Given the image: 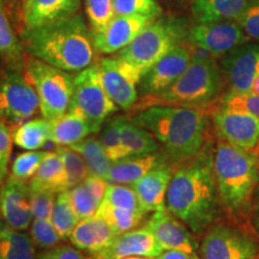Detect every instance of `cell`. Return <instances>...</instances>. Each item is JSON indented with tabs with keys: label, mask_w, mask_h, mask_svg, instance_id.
<instances>
[{
	"label": "cell",
	"mask_w": 259,
	"mask_h": 259,
	"mask_svg": "<svg viewBox=\"0 0 259 259\" xmlns=\"http://www.w3.org/2000/svg\"><path fill=\"white\" fill-rule=\"evenodd\" d=\"M125 259H142L141 257H130V258H125Z\"/></svg>",
	"instance_id": "cell-49"
},
{
	"label": "cell",
	"mask_w": 259,
	"mask_h": 259,
	"mask_svg": "<svg viewBox=\"0 0 259 259\" xmlns=\"http://www.w3.org/2000/svg\"><path fill=\"white\" fill-rule=\"evenodd\" d=\"M61 160L64 162L65 171H66L67 190L82 184L89 177V170L82 155L73 150L72 148L59 147L57 149Z\"/></svg>",
	"instance_id": "cell-33"
},
{
	"label": "cell",
	"mask_w": 259,
	"mask_h": 259,
	"mask_svg": "<svg viewBox=\"0 0 259 259\" xmlns=\"http://www.w3.org/2000/svg\"><path fill=\"white\" fill-rule=\"evenodd\" d=\"M155 235L147 226L141 229L119 234L113 244L101 253L94 255L96 259H125L130 257L156 258L163 252Z\"/></svg>",
	"instance_id": "cell-18"
},
{
	"label": "cell",
	"mask_w": 259,
	"mask_h": 259,
	"mask_svg": "<svg viewBox=\"0 0 259 259\" xmlns=\"http://www.w3.org/2000/svg\"><path fill=\"white\" fill-rule=\"evenodd\" d=\"M30 236L35 245L41 248H53L63 240L51 220L34 219L30 225Z\"/></svg>",
	"instance_id": "cell-41"
},
{
	"label": "cell",
	"mask_w": 259,
	"mask_h": 259,
	"mask_svg": "<svg viewBox=\"0 0 259 259\" xmlns=\"http://www.w3.org/2000/svg\"><path fill=\"white\" fill-rule=\"evenodd\" d=\"M258 211H259V210H258Z\"/></svg>",
	"instance_id": "cell-51"
},
{
	"label": "cell",
	"mask_w": 259,
	"mask_h": 259,
	"mask_svg": "<svg viewBox=\"0 0 259 259\" xmlns=\"http://www.w3.org/2000/svg\"><path fill=\"white\" fill-rule=\"evenodd\" d=\"M80 221L70 202L69 193L66 191L59 192L54 203L53 211L51 215V222L59 232L61 239H70L71 233Z\"/></svg>",
	"instance_id": "cell-31"
},
{
	"label": "cell",
	"mask_w": 259,
	"mask_h": 259,
	"mask_svg": "<svg viewBox=\"0 0 259 259\" xmlns=\"http://www.w3.org/2000/svg\"><path fill=\"white\" fill-rule=\"evenodd\" d=\"M102 202L109 204V205L116 206V208L134 210V211H143L141 205H139L135 190L132 187L121 185V184H109L107 186L105 198H103Z\"/></svg>",
	"instance_id": "cell-37"
},
{
	"label": "cell",
	"mask_w": 259,
	"mask_h": 259,
	"mask_svg": "<svg viewBox=\"0 0 259 259\" xmlns=\"http://www.w3.org/2000/svg\"><path fill=\"white\" fill-rule=\"evenodd\" d=\"M34 241L23 231L0 223V259H35Z\"/></svg>",
	"instance_id": "cell-27"
},
{
	"label": "cell",
	"mask_w": 259,
	"mask_h": 259,
	"mask_svg": "<svg viewBox=\"0 0 259 259\" xmlns=\"http://www.w3.org/2000/svg\"><path fill=\"white\" fill-rule=\"evenodd\" d=\"M153 21L147 16H114L102 30L94 32V48L102 54L121 51Z\"/></svg>",
	"instance_id": "cell-16"
},
{
	"label": "cell",
	"mask_w": 259,
	"mask_h": 259,
	"mask_svg": "<svg viewBox=\"0 0 259 259\" xmlns=\"http://www.w3.org/2000/svg\"><path fill=\"white\" fill-rule=\"evenodd\" d=\"M184 36L183 28L169 19L151 22L116 57L134 65L142 74L156 64L161 58L179 46Z\"/></svg>",
	"instance_id": "cell-6"
},
{
	"label": "cell",
	"mask_w": 259,
	"mask_h": 259,
	"mask_svg": "<svg viewBox=\"0 0 259 259\" xmlns=\"http://www.w3.org/2000/svg\"><path fill=\"white\" fill-rule=\"evenodd\" d=\"M25 48L35 59L76 72L92 65L94 48L92 35L82 16L27 28L23 32Z\"/></svg>",
	"instance_id": "cell-2"
},
{
	"label": "cell",
	"mask_w": 259,
	"mask_h": 259,
	"mask_svg": "<svg viewBox=\"0 0 259 259\" xmlns=\"http://www.w3.org/2000/svg\"><path fill=\"white\" fill-rule=\"evenodd\" d=\"M248 38L238 21L198 23L189 32V41L215 58L223 57Z\"/></svg>",
	"instance_id": "cell-12"
},
{
	"label": "cell",
	"mask_w": 259,
	"mask_h": 259,
	"mask_svg": "<svg viewBox=\"0 0 259 259\" xmlns=\"http://www.w3.org/2000/svg\"><path fill=\"white\" fill-rule=\"evenodd\" d=\"M69 109L78 112L87 119L93 134L99 132L107 118L118 109L106 92L99 65H90L74 77Z\"/></svg>",
	"instance_id": "cell-8"
},
{
	"label": "cell",
	"mask_w": 259,
	"mask_h": 259,
	"mask_svg": "<svg viewBox=\"0 0 259 259\" xmlns=\"http://www.w3.org/2000/svg\"><path fill=\"white\" fill-rule=\"evenodd\" d=\"M67 193H69L70 202L72 204L74 211L78 215L79 220L95 216L102 203L93 193V191L84 184V181L79 185L67 190Z\"/></svg>",
	"instance_id": "cell-34"
},
{
	"label": "cell",
	"mask_w": 259,
	"mask_h": 259,
	"mask_svg": "<svg viewBox=\"0 0 259 259\" xmlns=\"http://www.w3.org/2000/svg\"><path fill=\"white\" fill-rule=\"evenodd\" d=\"M212 122L220 139L255 153L259 147V119L246 112L220 106L213 112Z\"/></svg>",
	"instance_id": "cell-13"
},
{
	"label": "cell",
	"mask_w": 259,
	"mask_h": 259,
	"mask_svg": "<svg viewBox=\"0 0 259 259\" xmlns=\"http://www.w3.org/2000/svg\"><path fill=\"white\" fill-rule=\"evenodd\" d=\"M162 163L163 161L161 156L155 153L122 158L112 164L106 181L108 184L132 185L142 177H144L149 170Z\"/></svg>",
	"instance_id": "cell-24"
},
{
	"label": "cell",
	"mask_w": 259,
	"mask_h": 259,
	"mask_svg": "<svg viewBox=\"0 0 259 259\" xmlns=\"http://www.w3.org/2000/svg\"><path fill=\"white\" fill-rule=\"evenodd\" d=\"M213 174L220 198L229 211L239 215L250 205L259 183L257 153L220 139L213 151Z\"/></svg>",
	"instance_id": "cell-4"
},
{
	"label": "cell",
	"mask_w": 259,
	"mask_h": 259,
	"mask_svg": "<svg viewBox=\"0 0 259 259\" xmlns=\"http://www.w3.org/2000/svg\"><path fill=\"white\" fill-rule=\"evenodd\" d=\"M238 22L248 38L259 42V0H252Z\"/></svg>",
	"instance_id": "cell-45"
},
{
	"label": "cell",
	"mask_w": 259,
	"mask_h": 259,
	"mask_svg": "<svg viewBox=\"0 0 259 259\" xmlns=\"http://www.w3.org/2000/svg\"><path fill=\"white\" fill-rule=\"evenodd\" d=\"M257 244L250 235L234 227H212L200 245L202 259H255Z\"/></svg>",
	"instance_id": "cell-11"
},
{
	"label": "cell",
	"mask_w": 259,
	"mask_h": 259,
	"mask_svg": "<svg viewBox=\"0 0 259 259\" xmlns=\"http://www.w3.org/2000/svg\"><path fill=\"white\" fill-rule=\"evenodd\" d=\"M0 213L6 225L17 231H25L31 225L30 187L25 181L9 178L0 191Z\"/></svg>",
	"instance_id": "cell-17"
},
{
	"label": "cell",
	"mask_w": 259,
	"mask_h": 259,
	"mask_svg": "<svg viewBox=\"0 0 259 259\" xmlns=\"http://www.w3.org/2000/svg\"><path fill=\"white\" fill-rule=\"evenodd\" d=\"M73 150L82 155L89 170V177L107 179L113 162L109 160L101 141L96 138H84L78 143L71 145Z\"/></svg>",
	"instance_id": "cell-29"
},
{
	"label": "cell",
	"mask_w": 259,
	"mask_h": 259,
	"mask_svg": "<svg viewBox=\"0 0 259 259\" xmlns=\"http://www.w3.org/2000/svg\"><path fill=\"white\" fill-rule=\"evenodd\" d=\"M221 106L234 111L246 112L259 119V95L247 93H232L228 92L221 100Z\"/></svg>",
	"instance_id": "cell-42"
},
{
	"label": "cell",
	"mask_w": 259,
	"mask_h": 259,
	"mask_svg": "<svg viewBox=\"0 0 259 259\" xmlns=\"http://www.w3.org/2000/svg\"><path fill=\"white\" fill-rule=\"evenodd\" d=\"M161 12L156 0H114L115 16H147L156 19Z\"/></svg>",
	"instance_id": "cell-38"
},
{
	"label": "cell",
	"mask_w": 259,
	"mask_h": 259,
	"mask_svg": "<svg viewBox=\"0 0 259 259\" xmlns=\"http://www.w3.org/2000/svg\"><path fill=\"white\" fill-rule=\"evenodd\" d=\"M120 120L121 116H114V118L109 119L106 122V125L103 126L101 139H100L107 155H108L109 160L113 163L127 157L121 141Z\"/></svg>",
	"instance_id": "cell-35"
},
{
	"label": "cell",
	"mask_w": 259,
	"mask_h": 259,
	"mask_svg": "<svg viewBox=\"0 0 259 259\" xmlns=\"http://www.w3.org/2000/svg\"><path fill=\"white\" fill-rule=\"evenodd\" d=\"M222 69L229 92L247 93L259 73V44H246L233 48L223 56Z\"/></svg>",
	"instance_id": "cell-15"
},
{
	"label": "cell",
	"mask_w": 259,
	"mask_h": 259,
	"mask_svg": "<svg viewBox=\"0 0 259 259\" xmlns=\"http://www.w3.org/2000/svg\"><path fill=\"white\" fill-rule=\"evenodd\" d=\"M252 0H194L193 14L199 23L239 21Z\"/></svg>",
	"instance_id": "cell-25"
},
{
	"label": "cell",
	"mask_w": 259,
	"mask_h": 259,
	"mask_svg": "<svg viewBox=\"0 0 259 259\" xmlns=\"http://www.w3.org/2000/svg\"><path fill=\"white\" fill-rule=\"evenodd\" d=\"M40 101L28 77L8 72L0 78V121L18 127L36 114Z\"/></svg>",
	"instance_id": "cell-9"
},
{
	"label": "cell",
	"mask_w": 259,
	"mask_h": 259,
	"mask_svg": "<svg viewBox=\"0 0 259 259\" xmlns=\"http://www.w3.org/2000/svg\"><path fill=\"white\" fill-rule=\"evenodd\" d=\"M94 259H96V258H94Z\"/></svg>",
	"instance_id": "cell-50"
},
{
	"label": "cell",
	"mask_w": 259,
	"mask_h": 259,
	"mask_svg": "<svg viewBox=\"0 0 259 259\" xmlns=\"http://www.w3.org/2000/svg\"><path fill=\"white\" fill-rule=\"evenodd\" d=\"M56 203V192L48 190L30 189V205L34 219L51 220Z\"/></svg>",
	"instance_id": "cell-43"
},
{
	"label": "cell",
	"mask_w": 259,
	"mask_h": 259,
	"mask_svg": "<svg viewBox=\"0 0 259 259\" xmlns=\"http://www.w3.org/2000/svg\"><path fill=\"white\" fill-rule=\"evenodd\" d=\"M48 142H51V130L47 119H30L14 131V143L24 150H38L46 147Z\"/></svg>",
	"instance_id": "cell-30"
},
{
	"label": "cell",
	"mask_w": 259,
	"mask_h": 259,
	"mask_svg": "<svg viewBox=\"0 0 259 259\" xmlns=\"http://www.w3.org/2000/svg\"><path fill=\"white\" fill-rule=\"evenodd\" d=\"M213 154L203 153L173 174L166 206L193 232H202L216 218L219 190L213 174Z\"/></svg>",
	"instance_id": "cell-1"
},
{
	"label": "cell",
	"mask_w": 259,
	"mask_h": 259,
	"mask_svg": "<svg viewBox=\"0 0 259 259\" xmlns=\"http://www.w3.org/2000/svg\"><path fill=\"white\" fill-rule=\"evenodd\" d=\"M94 32L102 30L114 17V0H84Z\"/></svg>",
	"instance_id": "cell-39"
},
{
	"label": "cell",
	"mask_w": 259,
	"mask_h": 259,
	"mask_svg": "<svg viewBox=\"0 0 259 259\" xmlns=\"http://www.w3.org/2000/svg\"><path fill=\"white\" fill-rule=\"evenodd\" d=\"M155 259H199L196 252H185L179 250H167Z\"/></svg>",
	"instance_id": "cell-47"
},
{
	"label": "cell",
	"mask_w": 259,
	"mask_h": 259,
	"mask_svg": "<svg viewBox=\"0 0 259 259\" xmlns=\"http://www.w3.org/2000/svg\"><path fill=\"white\" fill-rule=\"evenodd\" d=\"M50 130L51 142L59 147H71L93 134L87 119L72 109L50 120Z\"/></svg>",
	"instance_id": "cell-23"
},
{
	"label": "cell",
	"mask_w": 259,
	"mask_h": 259,
	"mask_svg": "<svg viewBox=\"0 0 259 259\" xmlns=\"http://www.w3.org/2000/svg\"><path fill=\"white\" fill-rule=\"evenodd\" d=\"M192 59L190 50L180 45L174 47L142 76L139 82L141 93L145 96H151L163 92L185 72Z\"/></svg>",
	"instance_id": "cell-14"
},
{
	"label": "cell",
	"mask_w": 259,
	"mask_h": 259,
	"mask_svg": "<svg viewBox=\"0 0 259 259\" xmlns=\"http://www.w3.org/2000/svg\"><path fill=\"white\" fill-rule=\"evenodd\" d=\"M29 187L32 190H48L59 193L67 190L66 171L59 154L46 153L35 176L30 179Z\"/></svg>",
	"instance_id": "cell-26"
},
{
	"label": "cell",
	"mask_w": 259,
	"mask_h": 259,
	"mask_svg": "<svg viewBox=\"0 0 259 259\" xmlns=\"http://www.w3.org/2000/svg\"><path fill=\"white\" fill-rule=\"evenodd\" d=\"M163 145L174 162L199 155L205 143L209 116L202 109L180 106H151L132 119Z\"/></svg>",
	"instance_id": "cell-3"
},
{
	"label": "cell",
	"mask_w": 259,
	"mask_h": 259,
	"mask_svg": "<svg viewBox=\"0 0 259 259\" xmlns=\"http://www.w3.org/2000/svg\"><path fill=\"white\" fill-rule=\"evenodd\" d=\"M147 227L155 235L164 251L179 250L196 252V242L184 222L173 215L166 205L157 209Z\"/></svg>",
	"instance_id": "cell-19"
},
{
	"label": "cell",
	"mask_w": 259,
	"mask_h": 259,
	"mask_svg": "<svg viewBox=\"0 0 259 259\" xmlns=\"http://www.w3.org/2000/svg\"><path fill=\"white\" fill-rule=\"evenodd\" d=\"M173 178L170 167L162 163L149 170L144 177L132 184L142 210L145 213L156 211L164 205L168 187Z\"/></svg>",
	"instance_id": "cell-21"
},
{
	"label": "cell",
	"mask_w": 259,
	"mask_h": 259,
	"mask_svg": "<svg viewBox=\"0 0 259 259\" xmlns=\"http://www.w3.org/2000/svg\"><path fill=\"white\" fill-rule=\"evenodd\" d=\"M45 156H46V153L37 150L17 155V157L12 162L11 177L23 181L31 179L37 171Z\"/></svg>",
	"instance_id": "cell-40"
},
{
	"label": "cell",
	"mask_w": 259,
	"mask_h": 259,
	"mask_svg": "<svg viewBox=\"0 0 259 259\" xmlns=\"http://www.w3.org/2000/svg\"><path fill=\"white\" fill-rule=\"evenodd\" d=\"M40 259H87L80 253L78 248L71 247V246H60L53 247L46 253L41 255Z\"/></svg>",
	"instance_id": "cell-46"
},
{
	"label": "cell",
	"mask_w": 259,
	"mask_h": 259,
	"mask_svg": "<svg viewBox=\"0 0 259 259\" xmlns=\"http://www.w3.org/2000/svg\"><path fill=\"white\" fill-rule=\"evenodd\" d=\"M12 144H14V131L12 127L0 121V184L3 183L8 171L10 157H11Z\"/></svg>",
	"instance_id": "cell-44"
},
{
	"label": "cell",
	"mask_w": 259,
	"mask_h": 259,
	"mask_svg": "<svg viewBox=\"0 0 259 259\" xmlns=\"http://www.w3.org/2000/svg\"><path fill=\"white\" fill-rule=\"evenodd\" d=\"M119 233L106 220L97 216L80 220L70 235V241L76 248L94 255L101 253L113 244Z\"/></svg>",
	"instance_id": "cell-20"
},
{
	"label": "cell",
	"mask_w": 259,
	"mask_h": 259,
	"mask_svg": "<svg viewBox=\"0 0 259 259\" xmlns=\"http://www.w3.org/2000/svg\"><path fill=\"white\" fill-rule=\"evenodd\" d=\"M22 51L23 47L16 37L8 16L5 14L4 6L0 2V56L10 61H18L21 59Z\"/></svg>",
	"instance_id": "cell-36"
},
{
	"label": "cell",
	"mask_w": 259,
	"mask_h": 259,
	"mask_svg": "<svg viewBox=\"0 0 259 259\" xmlns=\"http://www.w3.org/2000/svg\"><path fill=\"white\" fill-rule=\"evenodd\" d=\"M251 92L254 93V94H257V95H259V73L257 74V76H255Z\"/></svg>",
	"instance_id": "cell-48"
},
{
	"label": "cell",
	"mask_w": 259,
	"mask_h": 259,
	"mask_svg": "<svg viewBox=\"0 0 259 259\" xmlns=\"http://www.w3.org/2000/svg\"><path fill=\"white\" fill-rule=\"evenodd\" d=\"M120 132L127 157L156 153L158 145L154 136L132 120H127L125 116H121Z\"/></svg>",
	"instance_id": "cell-28"
},
{
	"label": "cell",
	"mask_w": 259,
	"mask_h": 259,
	"mask_svg": "<svg viewBox=\"0 0 259 259\" xmlns=\"http://www.w3.org/2000/svg\"><path fill=\"white\" fill-rule=\"evenodd\" d=\"M106 92L119 108L128 111L138 100L142 72L120 58H108L99 64Z\"/></svg>",
	"instance_id": "cell-10"
},
{
	"label": "cell",
	"mask_w": 259,
	"mask_h": 259,
	"mask_svg": "<svg viewBox=\"0 0 259 259\" xmlns=\"http://www.w3.org/2000/svg\"><path fill=\"white\" fill-rule=\"evenodd\" d=\"M145 215L147 213L143 211L116 208V206L102 202L95 216L106 220L109 225L114 227V229L119 234H122V233L135 229Z\"/></svg>",
	"instance_id": "cell-32"
},
{
	"label": "cell",
	"mask_w": 259,
	"mask_h": 259,
	"mask_svg": "<svg viewBox=\"0 0 259 259\" xmlns=\"http://www.w3.org/2000/svg\"><path fill=\"white\" fill-rule=\"evenodd\" d=\"M27 77L36 90L40 111L45 119L53 120L69 111L74 77L67 71L34 59L28 65Z\"/></svg>",
	"instance_id": "cell-7"
},
{
	"label": "cell",
	"mask_w": 259,
	"mask_h": 259,
	"mask_svg": "<svg viewBox=\"0 0 259 259\" xmlns=\"http://www.w3.org/2000/svg\"><path fill=\"white\" fill-rule=\"evenodd\" d=\"M212 56L193 57L187 70L163 92L147 96L144 109L151 106H180L200 108L218 99L222 74Z\"/></svg>",
	"instance_id": "cell-5"
},
{
	"label": "cell",
	"mask_w": 259,
	"mask_h": 259,
	"mask_svg": "<svg viewBox=\"0 0 259 259\" xmlns=\"http://www.w3.org/2000/svg\"><path fill=\"white\" fill-rule=\"evenodd\" d=\"M79 6L80 0H25V27L36 28L70 18L77 14Z\"/></svg>",
	"instance_id": "cell-22"
}]
</instances>
